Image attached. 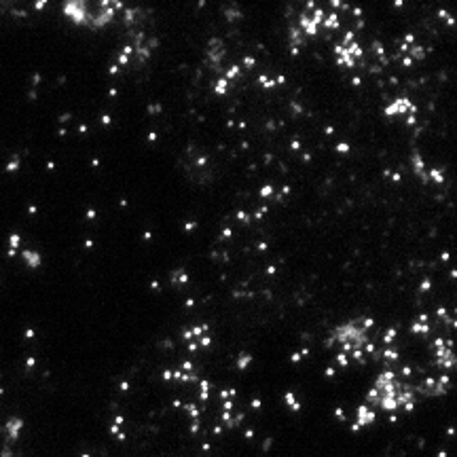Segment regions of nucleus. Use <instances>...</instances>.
Here are the masks:
<instances>
[{"instance_id": "obj_45", "label": "nucleus", "mask_w": 457, "mask_h": 457, "mask_svg": "<svg viewBox=\"0 0 457 457\" xmlns=\"http://www.w3.org/2000/svg\"><path fill=\"white\" fill-rule=\"evenodd\" d=\"M163 379L165 381H172V371H163Z\"/></svg>"}, {"instance_id": "obj_26", "label": "nucleus", "mask_w": 457, "mask_h": 457, "mask_svg": "<svg viewBox=\"0 0 457 457\" xmlns=\"http://www.w3.org/2000/svg\"><path fill=\"white\" fill-rule=\"evenodd\" d=\"M381 356H383V358H385L387 362H396V360L400 358V354H398V351H396V349H391V347H389V349H385Z\"/></svg>"}, {"instance_id": "obj_8", "label": "nucleus", "mask_w": 457, "mask_h": 457, "mask_svg": "<svg viewBox=\"0 0 457 457\" xmlns=\"http://www.w3.org/2000/svg\"><path fill=\"white\" fill-rule=\"evenodd\" d=\"M207 332H210V326H207V324H199V326H193V328L182 330V339H185L187 343H191V341H197L199 337H203Z\"/></svg>"}, {"instance_id": "obj_43", "label": "nucleus", "mask_w": 457, "mask_h": 457, "mask_svg": "<svg viewBox=\"0 0 457 457\" xmlns=\"http://www.w3.org/2000/svg\"><path fill=\"white\" fill-rule=\"evenodd\" d=\"M197 349H199L197 341H191V343H189V351H197Z\"/></svg>"}, {"instance_id": "obj_7", "label": "nucleus", "mask_w": 457, "mask_h": 457, "mask_svg": "<svg viewBox=\"0 0 457 457\" xmlns=\"http://www.w3.org/2000/svg\"><path fill=\"white\" fill-rule=\"evenodd\" d=\"M375 419H377V413L369 407V404H360L358 411H356V423L360 428H364V425H373Z\"/></svg>"}, {"instance_id": "obj_13", "label": "nucleus", "mask_w": 457, "mask_h": 457, "mask_svg": "<svg viewBox=\"0 0 457 457\" xmlns=\"http://www.w3.org/2000/svg\"><path fill=\"white\" fill-rule=\"evenodd\" d=\"M409 51H411V55H409V57H411L413 62H423V59H425V55H428V49H423L421 45H417V43H415V45H411V47H409Z\"/></svg>"}, {"instance_id": "obj_4", "label": "nucleus", "mask_w": 457, "mask_h": 457, "mask_svg": "<svg viewBox=\"0 0 457 457\" xmlns=\"http://www.w3.org/2000/svg\"><path fill=\"white\" fill-rule=\"evenodd\" d=\"M324 15L326 13L320 9V7H313V9H307L301 17H298V30L303 32V36H318V30L322 28V21H324Z\"/></svg>"}, {"instance_id": "obj_55", "label": "nucleus", "mask_w": 457, "mask_h": 457, "mask_svg": "<svg viewBox=\"0 0 457 457\" xmlns=\"http://www.w3.org/2000/svg\"><path fill=\"white\" fill-rule=\"evenodd\" d=\"M391 180H394V182H400V180H402V176H400V174H394V176H391Z\"/></svg>"}, {"instance_id": "obj_54", "label": "nucleus", "mask_w": 457, "mask_h": 457, "mask_svg": "<svg viewBox=\"0 0 457 457\" xmlns=\"http://www.w3.org/2000/svg\"><path fill=\"white\" fill-rule=\"evenodd\" d=\"M252 436H254V432H252V430H248V432L243 434V438H252Z\"/></svg>"}, {"instance_id": "obj_3", "label": "nucleus", "mask_w": 457, "mask_h": 457, "mask_svg": "<svg viewBox=\"0 0 457 457\" xmlns=\"http://www.w3.org/2000/svg\"><path fill=\"white\" fill-rule=\"evenodd\" d=\"M334 57H337V64L343 68H354L356 62L364 57V49L358 41H351L349 45H341L339 43L334 47Z\"/></svg>"}, {"instance_id": "obj_25", "label": "nucleus", "mask_w": 457, "mask_h": 457, "mask_svg": "<svg viewBox=\"0 0 457 457\" xmlns=\"http://www.w3.org/2000/svg\"><path fill=\"white\" fill-rule=\"evenodd\" d=\"M260 197H265V199H271L273 195H276V189H273V185H263L260 187Z\"/></svg>"}, {"instance_id": "obj_16", "label": "nucleus", "mask_w": 457, "mask_h": 457, "mask_svg": "<svg viewBox=\"0 0 457 457\" xmlns=\"http://www.w3.org/2000/svg\"><path fill=\"white\" fill-rule=\"evenodd\" d=\"M227 91H229V81L223 76V78H218L216 81V85H214V94L216 96H227Z\"/></svg>"}, {"instance_id": "obj_9", "label": "nucleus", "mask_w": 457, "mask_h": 457, "mask_svg": "<svg viewBox=\"0 0 457 457\" xmlns=\"http://www.w3.org/2000/svg\"><path fill=\"white\" fill-rule=\"evenodd\" d=\"M290 51H292V55H298V51H301V45H305V36H303V32L298 30V25H292L290 28Z\"/></svg>"}, {"instance_id": "obj_34", "label": "nucleus", "mask_w": 457, "mask_h": 457, "mask_svg": "<svg viewBox=\"0 0 457 457\" xmlns=\"http://www.w3.org/2000/svg\"><path fill=\"white\" fill-rule=\"evenodd\" d=\"M233 407H235L233 400H225V402H223V411H225V413H231V411H233Z\"/></svg>"}, {"instance_id": "obj_33", "label": "nucleus", "mask_w": 457, "mask_h": 457, "mask_svg": "<svg viewBox=\"0 0 457 457\" xmlns=\"http://www.w3.org/2000/svg\"><path fill=\"white\" fill-rule=\"evenodd\" d=\"M129 59H132V55H129V53H123V51H121V55H119V62H116V64H119V66H127V64H129Z\"/></svg>"}, {"instance_id": "obj_41", "label": "nucleus", "mask_w": 457, "mask_h": 457, "mask_svg": "<svg viewBox=\"0 0 457 457\" xmlns=\"http://www.w3.org/2000/svg\"><path fill=\"white\" fill-rule=\"evenodd\" d=\"M417 123V114H409L407 116V125H415Z\"/></svg>"}, {"instance_id": "obj_18", "label": "nucleus", "mask_w": 457, "mask_h": 457, "mask_svg": "<svg viewBox=\"0 0 457 457\" xmlns=\"http://www.w3.org/2000/svg\"><path fill=\"white\" fill-rule=\"evenodd\" d=\"M411 330H413L415 334H428V332H430V324H428V322H419V320H415V322H413V326H411Z\"/></svg>"}, {"instance_id": "obj_29", "label": "nucleus", "mask_w": 457, "mask_h": 457, "mask_svg": "<svg viewBox=\"0 0 457 457\" xmlns=\"http://www.w3.org/2000/svg\"><path fill=\"white\" fill-rule=\"evenodd\" d=\"M197 345H199V347H210V345H212V337H210V334H203V337H199Z\"/></svg>"}, {"instance_id": "obj_5", "label": "nucleus", "mask_w": 457, "mask_h": 457, "mask_svg": "<svg viewBox=\"0 0 457 457\" xmlns=\"http://www.w3.org/2000/svg\"><path fill=\"white\" fill-rule=\"evenodd\" d=\"M434 349H436V367L442 371H453L455 369V351H453V343L447 339H436L434 341Z\"/></svg>"}, {"instance_id": "obj_14", "label": "nucleus", "mask_w": 457, "mask_h": 457, "mask_svg": "<svg viewBox=\"0 0 457 457\" xmlns=\"http://www.w3.org/2000/svg\"><path fill=\"white\" fill-rule=\"evenodd\" d=\"M428 180H432V182H436V185H442L445 182V172L442 169H428V174H425V182Z\"/></svg>"}, {"instance_id": "obj_58", "label": "nucleus", "mask_w": 457, "mask_h": 457, "mask_svg": "<svg viewBox=\"0 0 457 457\" xmlns=\"http://www.w3.org/2000/svg\"><path fill=\"white\" fill-rule=\"evenodd\" d=\"M436 457H447V453H445V451H440V453H438Z\"/></svg>"}, {"instance_id": "obj_20", "label": "nucleus", "mask_w": 457, "mask_h": 457, "mask_svg": "<svg viewBox=\"0 0 457 457\" xmlns=\"http://www.w3.org/2000/svg\"><path fill=\"white\" fill-rule=\"evenodd\" d=\"M239 74H241V66H237V64H235V66H231V68L225 72V78L231 83V81H235V78H239Z\"/></svg>"}, {"instance_id": "obj_32", "label": "nucleus", "mask_w": 457, "mask_h": 457, "mask_svg": "<svg viewBox=\"0 0 457 457\" xmlns=\"http://www.w3.org/2000/svg\"><path fill=\"white\" fill-rule=\"evenodd\" d=\"M235 216H237V220H241V223H246V225L252 220V214H248V212H237Z\"/></svg>"}, {"instance_id": "obj_17", "label": "nucleus", "mask_w": 457, "mask_h": 457, "mask_svg": "<svg viewBox=\"0 0 457 457\" xmlns=\"http://www.w3.org/2000/svg\"><path fill=\"white\" fill-rule=\"evenodd\" d=\"M23 260H28L30 267H38V265H41V254L30 252V250H23Z\"/></svg>"}, {"instance_id": "obj_10", "label": "nucleus", "mask_w": 457, "mask_h": 457, "mask_svg": "<svg viewBox=\"0 0 457 457\" xmlns=\"http://www.w3.org/2000/svg\"><path fill=\"white\" fill-rule=\"evenodd\" d=\"M5 430H7V434H9V440H17L19 434H21V430H23V421L17 419V417H13V419L7 421Z\"/></svg>"}, {"instance_id": "obj_40", "label": "nucleus", "mask_w": 457, "mask_h": 457, "mask_svg": "<svg viewBox=\"0 0 457 457\" xmlns=\"http://www.w3.org/2000/svg\"><path fill=\"white\" fill-rule=\"evenodd\" d=\"M301 358H303V356H301V351H298V354H292V356H290V362L298 364V362H301Z\"/></svg>"}, {"instance_id": "obj_2", "label": "nucleus", "mask_w": 457, "mask_h": 457, "mask_svg": "<svg viewBox=\"0 0 457 457\" xmlns=\"http://www.w3.org/2000/svg\"><path fill=\"white\" fill-rule=\"evenodd\" d=\"M64 15H66L74 25H89L91 28V11L89 0H64Z\"/></svg>"}, {"instance_id": "obj_27", "label": "nucleus", "mask_w": 457, "mask_h": 457, "mask_svg": "<svg viewBox=\"0 0 457 457\" xmlns=\"http://www.w3.org/2000/svg\"><path fill=\"white\" fill-rule=\"evenodd\" d=\"M337 364H339V367H343V369H347L349 367V356L343 354V351H339V354H337Z\"/></svg>"}, {"instance_id": "obj_44", "label": "nucleus", "mask_w": 457, "mask_h": 457, "mask_svg": "<svg viewBox=\"0 0 457 457\" xmlns=\"http://www.w3.org/2000/svg\"><path fill=\"white\" fill-rule=\"evenodd\" d=\"M260 407H263V402H260L258 398H254L252 400V409H260Z\"/></svg>"}, {"instance_id": "obj_12", "label": "nucleus", "mask_w": 457, "mask_h": 457, "mask_svg": "<svg viewBox=\"0 0 457 457\" xmlns=\"http://www.w3.org/2000/svg\"><path fill=\"white\" fill-rule=\"evenodd\" d=\"M341 25V19H339L337 11H330L328 15H324V21H322V28H328V30H337Z\"/></svg>"}, {"instance_id": "obj_30", "label": "nucleus", "mask_w": 457, "mask_h": 457, "mask_svg": "<svg viewBox=\"0 0 457 457\" xmlns=\"http://www.w3.org/2000/svg\"><path fill=\"white\" fill-rule=\"evenodd\" d=\"M373 49H375V53L379 55L381 59H385V49H383V45H381V43H375V45H373Z\"/></svg>"}, {"instance_id": "obj_42", "label": "nucleus", "mask_w": 457, "mask_h": 457, "mask_svg": "<svg viewBox=\"0 0 457 457\" xmlns=\"http://www.w3.org/2000/svg\"><path fill=\"white\" fill-rule=\"evenodd\" d=\"M191 432H193V434H195V432H199V419L191 423Z\"/></svg>"}, {"instance_id": "obj_19", "label": "nucleus", "mask_w": 457, "mask_h": 457, "mask_svg": "<svg viewBox=\"0 0 457 457\" xmlns=\"http://www.w3.org/2000/svg\"><path fill=\"white\" fill-rule=\"evenodd\" d=\"M172 282H174V284H187V282H189V273H187V271H182V269L172 271Z\"/></svg>"}, {"instance_id": "obj_21", "label": "nucleus", "mask_w": 457, "mask_h": 457, "mask_svg": "<svg viewBox=\"0 0 457 457\" xmlns=\"http://www.w3.org/2000/svg\"><path fill=\"white\" fill-rule=\"evenodd\" d=\"M250 362H252V356L250 354H239V358H237V369L239 371H246L248 367H250Z\"/></svg>"}, {"instance_id": "obj_35", "label": "nucleus", "mask_w": 457, "mask_h": 457, "mask_svg": "<svg viewBox=\"0 0 457 457\" xmlns=\"http://www.w3.org/2000/svg\"><path fill=\"white\" fill-rule=\"evenodd\" d=\"M430 288H432V282H430V280H423L421 286H419V290H421V292H428Z\"/></svg>"}, {"instance_id": "obj_53", "label": "nucleus", "mask_w": 457, "mask_h": 457, "mask_svg": "<svg viewBox=\"0 0 457 457\" xmlns=\"http://www.w3.org/2000/svg\"><path fill=\"white\" fill-rule=\"evenodd\" d=\"M351 83H354V85H356V87H358V85H360V83H362V78H360V76H354V81H351Z\"/></svg>"}, {"instance_id": "obj_49", "label": "nucleus", "mask_w": 457, "mask_h": 457, "mask_svg": "<svg viewBox=\"0 0 457 457\" xmlns=\"http://www.w3.org/2000/svg\"><path fill=\"white\" fill-rule=\"evenodd\" d=\"M411 373H413V371H411V367H404V369H402V375H404V377H409Z\"/></svg>"}, {"instance_id": "obj_28", "label": "nucleus", "mask_w": 457, "mask_h": 457, "mask_svg": "<svg viewBox=\"0 0 457 457\" xmlns=\"http://www.w3.org/2000/svg\"><path fill=\"white\" fill-rule=\"evenodd\" d=\"M396 337H398V330H396V328H389V330H385V334H383V343H387V345H389V343L394 341Z\"/></svg>"}, {"instance_id": "obj_6", "label": "nucleus", "mask_w": 457, "mask_h": 457, "mask_svg": "<svg viewBox=\"0 0 457 457\" xmlns=\"http://www.w3.org/2000/svg\"><path fill=\"white\" fill-rule=\"evenodd\" d=\"M383 114L385 116H409V114H417V106H415V102H411L407 96H400L394 102L387 104Z\"/></svg>"}, {"instance_id": "obj_38", "label": "nucleus", "mask_w": 457, "mask_h": 457, "mask_svg": "<svg viewBox=\"0 0 457 457\" xmlns=\"http://www.w3.org/2000/svg\"><path fill=\"white\" fill-rule=\"evenodd\" d=\"M267 212H269V207H260V210H256V212H254V216H252V218H263Z\"/></svg>"}, {"instance_id": "obj_47", "label": "nucleus", "mask_w": 457, "mask_h": 457, "mask_svg": "<svg viewBox=\"0 0 457 457\" xmlns=\"http://www.w3.org/2000/svg\"><path fill=\"white\" fill-rule=\"evenodd\" d=\"M324 375H326V377H334V369H332V367H328V369L324 371Z\"/></svg>"}, {"instance_id": "obj_1", "label": "nucleus", "mask_w": 457, "mask_h": 457, "mask_svg": "<svg viewBox=\"0 0 457 457\" xmlns=\"http://www.w3.org/2000/svg\"><path fill=\"white\" fill-rule=\"evenodd\" d=\"M334 343L341 345L343 354H351V351L362 349L364 345L369 343V334L360 326V320H351V322H345L341 326H337V328L332 330V334L324 341L326 347H332Z\"/></svg>"}, {"instance_id": "obj_56", "label": "nucleus", "mask_w": 457, "mask_h": 457, "mask_svg": "<svg viewBox=\"0 0 457 457\" xmlns=\"http://www.w3.org/2000/svg\"><path fill=\"white\" fill-rule=\"evenodd\" d=\"M185 229H187V231H193V229H195V223H187V227H185Z\"/></svg>"}, {"instance_id": "obj_57", "label": "nucleus", "mask_w": 457, "mask_h": 457, "mask_svg": "<svg viewBox=\"0 0 457 457\" xmlns=\"http://www.w3.org/2000/svg\"><path fill=\"white\" fill-rule=\"evenodd\" d=\"M121 389H123V391H127V389H129V383H127V381H123V383H121Z\"/></svg>"}, {"instance_id": "obj_37", "label": "nucleus", "mask_w": 457, "mask_h": 457, "mask_svg": "<svg viewBox=\"0 0 457 457\" xmlns=\"http://www.w3.org/2000/svg\"><path fill=\"white\" fill-rule=\"evenodd\" d=\"M330 7L337 11V9H343V7H345V3H343V0H330Z\"/></svg>"}, {"instance_id": "obj_23", "label": "nucleus", "mask_w": 457, "mask_h": 457, "mask_svg": "<svg viewBox=\"0 0 457 457\" xmlns=\"http://www.w3.org/2000/svg\"><path fill=\"white\" fill-rule=\"evenodd\" d=\"M182 409L189 413V417H191L193 421H197V419H199V409L195 407V404H182Z\"/></svg>"}, {"instance_id": "obj_36", "label": "nucleus", "mask_w": 457, "mask_h": 457, "mask_svg": "<svg viewBox=\"0 0 457 457\" xmlns=\"http://www.w3.org/2000/svg\"><path fill=\"white\" fill-rule=\"evenodd\" d=\"M254 64H256L254 57H246V59H243V68H254Z\"/></svg>"}, {"instance_id": "obj_31", "label": "nucleus", "mask_w": 457, "mask_h": 457, "mask_svg": "<svg viewBox=\"0 0 457 457\" xmlns=\"http://www.w3.org/2000/svg\"><path fill=\"white\" fill-rule=\"evenodd\" d=\"M438 15H440L442 19H445V21H447V25H453V23H455V21H453V17L449 15V13H447L445 9H440V11H438Z\"/></svg>"}, {"instance_id": "obj_52", "label": "nucleus", "mask_w": 457, "mask_h": 457, "mask_svg": "<svg viewBox=\"0 0 457 457\" xmlns=\"http://www.w3.org/2000/svg\"><path fill=\"white\" fill-rule=\"evenodd\" d=\"M292 148H294V150H298V148H301V142L294 140V142H292Z\"/></svg>"}, {"instance_id": "obj_48", "label": "nucleus", "mask_w": 457, "mask_h": 457, "mask_svg": "<svg viewBox=\"0 0 457 457\" xmlns=\"http://www.w3.org/2000/svg\"><path fill=\"white\" fill-rule=\"evenodd\" d=\"M47 5V0H36V9H43Z\"/></svg>"}, {"instance_id": "obj_39", "label": "nucleus", "mask_w": 457, "mask_h": 457, "mask_svg": "<svg viewBox=\"0 0 457 457\" xmlns=\"http://www.w3.org/2000/svg\"><path fill=\"white\" fill-rule=\"evenodd\" d=\"M337 153H349V144H345V142L337 144Z\"/></svg>"}, {"instance_id": "obj_24", "label": "nucleus", "mask_w": 457, "mask_h": 457, "mask_svg": "<svg viewBox=\"0 0 457 457\" xmlns=\"http://www.w3.org/2000/svg\"><path fill=\"white\" fill-rule=\"evenodd\" d=\"M199 387H201V402H205L207 398H210V381H205V379H201L199 381Z\"/></svg>"}, {"instance_id": "obj_22", "label": "nucleus", "mask_w": 457, "mask_h": 457, "mask_svg": "<svg viewBox=\"0 0 457 457\" xmlns=\"http://www.w3.org/2000/svg\"><path fill=\"white\" fill-rule=\"evenodd\" d=\"M258 83H260V87H265V89H273L278 83H276V78H271V76H267V74H263V76H258Z\"/></svg>"}, {"instance_id": "obj_15", "label": "nucleus", "mask_w": 457, "mask_h": 457, "mask_svg": "<svg viewBox=\"0 0 457 457\" xmlns=\"http://www.w3.org/2000/svg\"><path fill=\"white\" fill-rule=\"evenodd\" d=\"M284 402H286V407H288L290 411H298V409H301V404H298V400H296V396L292 394V391H286V394H284Z\"/></svg>"}, {"instance_id": "obj_46", "label": "nucleus", "mask_w": 457, "mask_h": 457, "mask_svg": "<svg viewBox=\"0 0 457 457\" xmlns=\"http://www.w3.org/2000/svg\"><path fill=\"white\" fill-rule=\"evenodd\" d=\"M123 423H125V417H121V415H119V417H116V419H114V425H123Z\"/></svg>"}, {"instance_id": "obj_11", "label": "nucleus", "mask_w": 457, "mask_h": 457, "mask_svg": "<svg viewBox=\"0 0 457 457\" xmlns=\"http://www.w3.org/2000/svg\"><path fill=\"white\" fill-rule=\"evenodd\" d=\"M413 172H415V176L419 178V180H423L425 182V174H428V169H425V161L421 159V155H413Z\"/></svg>"}, {"instance_id": "obj_50", "label": "nucleus", "mask_w": 457, "mask_h": 457, "mask_svg": "<svg viewBox=\"0 0 457 457\" xmlns=\"http://www.w3.org/2000/svg\"><path fill=\"white\" fill-rule=\"evenodd\" d=\"M402 64H404V66H411V64H413V59H411V57L407 55V57H404V59H402Z\"/></svg>"}, {"instance_id": "obj_51", "label": "nucleus", "mask_w": 457, "mask_h": 457, "mask_svg": "<svg viewBox=\"0 0 457 457\" xmlns=\"http://www.w3.org/2000/svg\"><path fill=\"white\" fill-rule=\"evenodd\" d=\"M231 235H233L231 229H225V231H223V237H231Z\"/></svg>"}]
</instances>
